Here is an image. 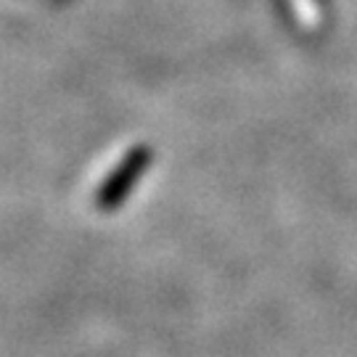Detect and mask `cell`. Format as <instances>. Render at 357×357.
Listing matches in <instances>:
<instances>
[{
    "mask_svg": "<svg viewBox=\"0 0 357 357\" xmlns=\"http://www.w3.org/2000/svg\"><path fill=\"white\" fill-rule=\"evenodd\" d=\"M149 165H151V149H146V146L130 149L114 165V169L98 183V188H96V204H98V209H116V206L122 204L132 193L135 183L141 180V175L146 172Z\"/></svg>",
    "mask_w": 357,
    "mask_h": 357,
    "instance_id": "cell-1",
    "label": "cell"
}]
</instances>
